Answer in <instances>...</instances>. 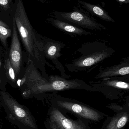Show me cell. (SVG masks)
Wrapping results in <instances>:
<instances>
[{
  "mask_svg": "<svg viewBox=\"0 0 129 129\" xmlns=\"http://www.w3.org/2000/svg\"><path fill=\"white\" fill-rule=\"evenodd\" d=\"M15 21L24 48L28 54V58L34 63L42 75L48 79L46 74L45 65L47 63L44 54L39 50L36 45V31L32 26L26 12L22 0H16V8L13 16Z\"/></svg>",
  "mask_w": 129,
  "mask_h": 129,
  "instance_id": "cell-1",
  "label": "cell"
},
{
  "mask_svg": "<svg viewBox=\"0 0 129 129\" xmlns=\"http://www.w3.org/2000/svg\"><path fill=\"white\" fill-rule=\"evenodd\" d=\"M77 52L80 56L65 64L69 72L86 71L111 56L116 51L104 42L95 41L83 43Z\"/></svg>",
  "mask_w": 129,
  "mask_h": 129,
  "instance_id": "cell-2",
  "label": "cell"
},
{
  "mask_svg": "<svg viewBox=\"0 0 129 129\" xmlns=\"http://www.w3.org/2000/svg\"><path fill=\"white\" fill-rule=\"evenodd\" d=\"M45 99L49 105L53 106L65 113H70L77 118L89 122H99L108 115L88 105L75 99L61 96L58 92L49 93Z\"/></svg>",
  "mask_w": 129,
  "mask_h": 129,
  "instance_id": "cell-3",
  "label": "cell"
},
{
  "mask_svg": "<svg viewBox=\"0 0 129 129\" xmlns=\"http://www.w3.org/2000/svg\"><path fill=\"white\" fill-rule=\"evenodd\" d=\"M0 104L8 121L19 129H39L29 109L20 104L7 92L0 91Z\"/></svg>",
  "mask_w": 129,
  "mask_h": 129,
  "instance_id": "cell-4",
  "label": "cell"
},
{
  "mask_svg": "<svg viewBox=\"0 0 129 129\" xmlns=\"http://www.w3.org/2000/svg\"><path fill=\"white\" fill-rule=\"evenodd\" d=\"M48 81L38 70L33 62L28 58L25 73L21 79H17L16 83L23 98H34L42 101V90Z\"/></svg>",
  "mask_w": 129,
  "mask_h": 129,
  "instance_id": "cell-5",
  "label": "cell"
},
{
  "mask_svg": "<svg viewBox=\"0 0 129 129\" xmlns=\"http://www.w3.org/2000/svg\"><path fill=\"white\" fill-rule=\"evenodd\" d=\"M50 16L82 28L94 31L107 30L105 26L99 23L90 13L80 6H74L72 11L69 12L53 11Z\"/></svg>",
  "mask_w": 129,
  "mask_h": 129,
  "instance_id": "cell-6",
  "label": "cell"
},
{
  "mask_svg": "<svg viewBox=\"0 0 129 129\" xmlns=\"http://www.w3.org/2000/svg\"><path fill=\"white\" fill-rule=\"evenodd\" d=\"M90 85L95 88L105 98L110 100L120 99L129 91V75L110 77L91 82Z\"/></svg>",
  "mask_w": 129,
  "mask_h": 129,
  "instance_id": "cell-7",
  "label": "cell"
},
{
  "mask_svg": "<svg viewBox=\"0 0 129 129\" xmlns=\"http://www.w3.org/2000/svg\"><path fill=\"white\" fill-rule=\"evenodd\" d=\"M89 123L81 118L72 119L67 114L51 105L44 122L46 129H91Z\"/></svg>",
  "mask_w": 129,
  "mask_h": 129,
  "instance_id": "cell-8",
  "label": "cell"
},
{
  "mask_svg": "<svg viewBox=\"0 0 129 129\" xmlns=\"http://www.w3.org/2000/svg\"><path fill=\"white\" fill-rule=\"evenodd\" d=\"M36 45L39 50L44 54L45 57L51 60L61 73V76L64 79H69L70 76L67 74L64 67L58 60L62 56L61 50L66 45L59 41L45 38L37 32L35 33Z\"/></svg>",
  "mask_w": 129,
  "mask_h": 129,
  "instance_id": "cell-9",
  "label": "cell"
},
{
  "mask_svg": "<svg viewBox=\"0 0 129 129\" xmlns=\"http://www.w3.org/2000/svg\"><path fill=\"white\" fill-rule=\"evenodd\" d=\"M79 89L88 92H99L94 87L84 82L83 80L76 79H64L61 76L51 75L48 81L45 84L42 90L43 101L46 95L50 92H58L67 90Z\"/></svg>",
  "mask_w": 129,
  "mask_h": 129,
  "instance_id": "cell-10",
  "label": "cell"
},
{
  "mask_svg": "<svg viewBox=\"0 0 129 129\" xmlns=\"http://www.w3.org/2000/svg\"><path fill=\"white\" fill-rule=\"evenodd\" d=\"M115 113L113 116L107 117L101 129H123L129 120L128 101L123 106L112 104L107 106Z\"/></svg>",
  "mask_w": 129,
  "mask_h": 129,
  "instance_id": "cell-11",
  "label": "cell"
},
{
  "mask_svg": "<svg viewBox=\"0 0 129 129\" xmlns=\"http://www.w3.org/2000/svg\"><path fill=\"white\" fill-rule=\"evenodd\" d=\"M12 35L11 45L8 57L17 78L20 74L22 68V53L18 37L17 29L13 17Z\"/></svg>",
  "mask_w": 129,
  "mask_h": 129,
  "instance_id": "cell-12",
  "label": "cell"
},
{
  "mask_svg": "<svg viewBox=\"0 0 129 129\" xmlns=\"http://www.w3.org/2000/svg\"><path fill=\"white\" fill-rule=\"evenodd\" d=\"M129 57H125L119 64L100 69L94 77L96 79L129 75Z\"/></svg>",
  "mask_w": 129,
  "mask_h": 129,
  "instance_id": "cell-13",
  "label": "cell"
},
{
  "mask_svg": "<svg viewBox=\"0 0 129 129\" xmlns=\"http://www.w3.org/2000/svg\"><path fill=\"white\" fill-rule=\"evenodd\" d=\"M46 20L57 29L66 34L72 35L88 36L92 33L71 23L60 20L50 15H48Z\"/></svg>",
  "mask_w": 129,
  "mask_h": 129,
  "instance_id": "cell-14",
  "label": "cell"
},
{
  "mask_svg": "<svg viewBox=\"0 0 129 129\" xmlns=\"http://www.w3.org/2000/svg\"><path fill=\"white\" fill-rule=\"evenodd\" d=\"M78 2L80 6L90 14L95 16L104 21L115 22V20L110 16L108 12L99 5L92 4L81 0H79Z\"/></svg>",
  "mask_w": 129,
  "mask_h": 129,
  "instance_id": "cell-15",
  "label": "cell"
},
{
  "mask_svg": "<svg viewBox=\"0 0 129 129\" xmlns=\"http://www.w3.org/2000/svg\"><path fill=\"white\" fill-rule=\"evenodd\" d=\"M16 0H0V11L13 17L16 8Z\"/></svg>",
  "mask_w": 129,
  "mask_h": 129,
  "instance_id": "cell-16",
  "label": "cell"
},
{
  "mask_svg": "<svg viewBox=\"0 0 129 129\" xmlns=\"http://www.w3.org/2000/svg\"><path fill=\"white\" fill-rule=\"evenodd\" d=\"M4 69L5 70L7 78L11 83H16L17 78L13 68L11 64L9 57H6L5 60Z\"/></svg>",
  "mask_w": 129,
  "mask_h": 129,
  "instance_id": "cell-17",
  "label": "cell"
},
{
  "mask_svg": "<svg viewBox=\"0 0 129 129\" xmlns=\"http://www.w3.org/2000/svg\"><path fill=\"white\" fill-rule=\"evenodd\" d=\"M12 26L0 25V41L5 48H8L7 39L12 34Z\"/></svg>",
  "mask_w": 129,
  "mask_h": 129,
  "instance_id": "cell-18",
  "label": "cell"
},
{
  "mask_svg": "<svg viewBox=\"0 0 129 129\" xmlns=\"http://www.w3.org/2000/svg\"><path fill=\"white\" fill-rule=\"evenodd\" d=\"M0 25L13 26V17L8 14L0 11Z\"/></svg>",
  "mask_w": 129,
  "mask_h": 129,
  "instance_id": "cell-19",
  "label": "cell"
},
{
  "mask_svg": "<svg viewBox=\"0 0 129 129\" xmlns=\"http://www.w3.org/2000/svg\"><path fill=\"white\" fill-rule=\"evenodd\" d=\"M118 3H119L120 5L123 4H128L129 3V0H115Z\"/></svg>",
  "mask_w": 129,
  "mask_h": 129,
  "instance_id": "cell-20",
  "label": "cell"
},
{
  "mask_svg": "<svg viewBox=\"0 0 129 129\" xmlns=\"http://www.w3.org/2000/svg\"><path fill=\"white\" fill-rule=\"evenodd\" d=\"M36 1L41 2L42 3H49L53 1L54 0H36Z\"/></svg>",
  "mask_w": 129,
  "mask_h": 129,
  "instance_id": "cell-21",
  "label": "cell"
},
{
  "mask_svg": "<svg viewBox=\"0 0 129 129\" xmlns=\"http://www.w3.org/2000/svg\"><path fill=\"white\" fill-rule=\"evenodd\" d=\"M1 83H2L1 79V77H0V87H1Z\"/></svg>",
  "mask_w": 129,
  "mask_h": 129,
  "instance_id": "cell-22",
  "label": "cell"
},
{
  "mask_svg": "<svg viewBox=\"0 0 129 129\" xmlns=\"http://www.w3.org/2000/svg\"><path fill=\"white\" fill-rule=\"evenodd\" d=\"M2 64L1 61L0 60V68H2Z\"/></svg>",
  "mask_w": 129,
  "mask_h": 129,
  "instance_id": "cell-23",
  "label": "cell"
},
{
  "mask_svg": "<svg viewBox=\"0 0 129 129\" xmlns=\"http://www.w3.org/2000/svg\"><path fill=\"white\" fill-rule=\"evenodd\" d=\"M2 126L1 125H0V129H2Z\"/></svg>",
  "mask_w": 129,
  "mask_h": 129,
  "instance_id": "cell-24",
  "label": "cell"
},
{
  "mask_svg": "<svg viewBox=\"0 0 129 129\" xmlns=\"http://www.w3.org/2000/svg\"><path fill=\"white\" fill-rule=\"evenodd\" d=\"M0 110H1V108H0Z\"/></svg>",
  "mask_w": 129,
  "mask_h": 129,
  "instance_id": "cell-25",
  "label": "cell"
}]
</instances>
